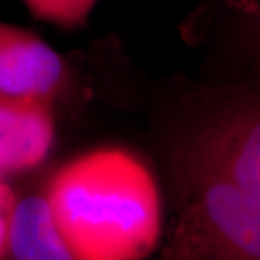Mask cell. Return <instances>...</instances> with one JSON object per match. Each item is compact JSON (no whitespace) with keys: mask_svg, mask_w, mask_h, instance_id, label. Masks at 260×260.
I'll list each match as a JSON object with an SVG mask.
<instances>
[{"mask_svg":"<svg viewBox=\"0 0 260 260\" xmlns=\"http://www.w3.org/2000/svg\"><path fill=\"white\" fill-rule=\"evenodd\" d=\"M175 218L167 242L181 260H260V213L240 188L179 142L171 160Z\"/></svg>","mask_w":260,"mask_h":260,"instance_id":"cell-1","label":"cell"},{"mask_svg":"<svg viewBox=\"0 0 260 260\" xmlns=\"http://www.w3.org/2000/svg\"><path fill=\"white\" fill-rule=\"evenodd\" d=\"M42 189L64 236L102 224L99 232L135 234L152 217L156 185L129 149L100 146L59 165Z\"/></svg>","mask_w":260,"mask_h":260,"instance_id":"cell-2","label":"cell"},{"mask_svg":"<svg viewBox=\"0 0 260 260\" xmlns=\"http://www.w3.org/2000/svg\"><path fill=\"white\" fill-rule=\"evenodd\" d=\"M181 143L221 169L260 213V74L208 94Z\"/></svg>","mask_w":260,"mask_h":260,"instance_id":"cell-3","label":"cell"},{"mask_svg":"<svg viewBox=\"0 0 260 260\" xmlns=\"http://www.w3.org/2000/svg\"><path fill=\"white\" fill-rule=\"evenodd\" d=\"M80 78L73 62L38 34L0 20V93L70 100Z\"/></svg>","mask_w":260,"mask_h":260,"instance_id":"cell-4","label":"cell"},{"mask_svg":"<svg viewBox=\"0 0 260 260\" xmlns=\"http://www.w3.org/2000/svg\"><path fill=\"white\" fill-rule=\"evenodd\" d=\"M55 103L0 93V178L28 175L42 167L56 143Z\"/></svg>","mask_w":260,"mask_h":260,"instance_id":"cell-5","label":"cell"},{"mask_svg":"<svg viewBox=\"0 0 260 260\" xmlns=\"http://www.w3.org/2000/svg\"><path fill=\"white\" fill-rule=\"evenodd\" d=\"M0 260H81L61 232L42 186L18 195Z\"/></svg>","mask_w":260,"mask_h":260,"instance_id":"cell-6","label":"cell"},{"mask_svg":"<svg viewBox=\"0 0 260 260\" xmlns=\"http://www.w3.org/2000/svg\"><path fill=\"white\" fill-rule=\"evenodd\" d=\"M38 20L61 29L84 28L99 0H19Z\"/></svg>","mask_w":260,"mask_h":260,"instance_id":"cell-7","label":"cell"},{"mask_svg":"<svg viewBox=\"0 0 260 260\" xmlns=\"http://www.w3.org/2000/svg\"><path fill=\"white\" fill-rule=\"evenodd\" d=\"M236 19L237 44L244 61L249 64V71L260 68V10L250 16Z\"/></svg>","mask_w":260,"mask_h":260,"instance_id":"cell-8","label":"cell"},{"mask_svg":"<svg viewBox=\"0 0 260 260\" xmlns=\"http://www.w3.org/2000/svg\"><path fill=\"white\" fill-rule=\"evenodd\" d=\"M16 198H18V194L10 185V181L0 178V254L5 247L10 215L13 211Z\"/></svg>","mask_w":260,"mask_h":260,"instance_id":"cell-9","label":"cell"},{"mask_svg":"<svg viewBox=\"0 0 260 260\" xmlns=\"http://www.w3.org/2000/svg\"><path fill=\"white\" fill-rule=\"evenodd\" d=\"M215 5L230 12L234 18L250 16L260 10V0H213Z\"/></svg>","mask_w":260,"mask_h":260,"instance_id":"cell-10","label":"cell"},{"mask_svg":"<svg viewBox=\"0 0 260 260\" xmlns=\"http://www.w3.org/2000/svg\"><path fill=\"white\" fill-rule=\"evenodd\" d=\"M155 260H181L179 259V256H178V253L174 250V247L169 244V243H164V246H162V249L159 251L158 257Z\"/></svg>","mask_w":260,"mask_h":260,"instance_id":"cell-11","label":"cell"},{"mask_svg":"<svg viewBox=\"0 0 260 260\" xmlns=\"http://www.w3.org/2000/svg\"><path fill=\"white\" fill-rule=\"evenodd\" d=\"M250 71H256V73H259V74H260V68H256V70H250Z\"/></svg>","mask_w":260,"mask_h":260,"instance_id":"cell-12","label":"cell"}]
</instances>
